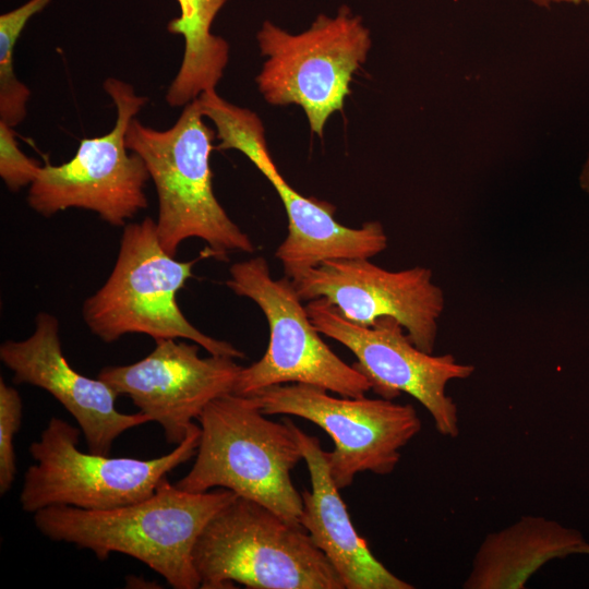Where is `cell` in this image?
Listing matches in <instances>:
<instances>
[{
  "label": "cell",
  "mask_w": 589,
  "mask_h": 589,
  "mask_svg": "<svg viewBox=\"0 0 589 589\" xmlns=\"http://www.w3.org/2000/svg\"><path fill=\"white\" fill-rule=\"evenodd\" d=\"M81 429L52 417L29 445L34 460L24 476L20 504L36 513L65 505L106 510L149 497L169 472L196 454L201 428L195 423L168 454L153 459L109 457L79 449Z\"/></svg>",
  "instance_id": "obj_6"
},
{
  "label": "cell",
  "mask_w": 589,
  "mask_h": 589,
  "mask_svg": "<svg viewBox=\"0 0 589 589\" xmlns=\"http://www.w3.org/2000/svg\"><path fill=\"white\" fill-rule=\"evenodd\" d=\"M574 553L589 554L581 534L540 516H522L489 533L472 562L466 589H521L541 566Z\"/></svg>",
  "instance_id": "obj_17"
},
{
  "label": "cell",
  "mask_w": 589,
  "mask_h": 589,
  "mask_svg": "<svg viewBox=\"0 0 589 589\" xmlns=\"http://www.w3.org/2000/svg\"><path fill=\"white\" fill-rule=\"evenodd\" d=\"M197 421L195 461L175 484L193 493L227 489L300 524L302 495L290 472L303 458L291 420H271L254 396L230 393L211 401Z\"/></svg>",
  "instance_id": "obj_2"
},
{
  "label": "cell",
  "mask_w": 589,
  "mask_h": 589,
  "mask_svg": "<svg viewBox=\"0 0 589 589\" xmlns=\"http://www.w3.org/2000/svg\"><path fill=\"white\" fill-rule=\"evenodd\" d=\"M197 260L181 262L169 254L152 218L127 224L110 275L83 303L87 327L105 342L128 334H146L155 341L183 338L209 354L244 358L233 345L193 326L177 303L176 296L192 277Z\"/></svg>",
  "instance_id": "obj_5"
},
{
  "label": "cell",
  "mask_w": 589,
  "mask_h": 589,
  "mask_svg": "<svg viewBox=\"0 0 589 589\" xmlns=\"http://www.w3.org/2000/svg\"><path fill=\"white\" fill-rule=\"evenodd\" d=\"M50 1L29 0L0 16V121L13 128L25 119L31 96L28 87L14 74V47L28 20Z\"/></svg>",
  "instance_id": "obj_19"
},
{
  "label": "cell",
  "mask_w": 589,
  "mask_h": 589,
  "mask_svg": "<svg viewBox=\"0 0 589 589\" xmlns=\"http://www.w3.org/2000/svg\"><path fill=\"white\" fill-rule=\"evenodd\" d=\"M533 4L540 7V8H549L552 3V0H529Z\"/></svg>",
  "instance_id": "obj_23"
},
{
  "label": "cell",
  "mask_w": 589,
  "mask_h": 589,
  "mask_svg": "<svg viewBox=\"0 0 589 589\" xmlns=\"http://www.w3.org/2000/svg\"><path fill=\"white\" fill-rule=\"evenodd\" d=\"M0 359L16 384H29L51 394L76 420L88 452L108 455L123 432L151 422L139 411L123 413L116 407L119 394L98 377L76 372L62 353L59 321L39 312L34 333L23 340H7Z\"/></svg>",
  "instance_id": "obj_15"
},
{
  "label": "cell",
  "mask_w": 589,
  "mask_h": 589,
  "mask_svg": "<svg viewBox=\"0 0 589 589\" xmlns=\"http://www.w3.org/2000/svg\"><path fill=\"white\" fill-rule=\"evenodd\" d=\"M573 3V4H579L581 2L589 3V0H552V3Z\"/></svg>",
  "instance_id": "obj_24"
},
{
  "label": "cell",
  "mask_w": 589,
  "mask_h": 589,
  "mask_svg": "<svg viewBox=\"0 0 589 589\" xmlns=\"http://www.w3.org/2000/svg\"><path fill=\"white\" fill-rule=\"evenodd\" d=\"M266 58L256 76L264 99L300 106L311 131L323 136L328 118L344 108L353 74L372 46L362 17L341 5L335 16L318 14L300 34L265 21L256 35Z\"/></svg>",
  "instance_id": "obj_7"
},
{
  "label": "cell",
  "mask_w": 589,
  "mask_h": 589,
  "mask_svg": "<svg viewBox=\"0 0 589 589\" xmlns=\"http://www.w3.org/2000/svg\"><path fill=\"white\" fill-rule=\"evenodd\" d=\"M291 424L311 481V490L301 492L303 507L299 522L327 557L345 588L412 589V585L387 569L358 534L318 438L292 421Z\"/></svg>",
  "instance_id": "obj_16"
},
{
  "label": "cell",
  "mask_w": 589,
  "mask_h": 589,
  "mask_svg": "<svg viewBox=\"0 0 589 589\" xmlns=\"http://www.w3.org/2000/svg\"><path fill=\"white\" fill-rule=\"evenodd\" d=\"M192 558L203 589H345L300 524L240 496L207 522Z\"/></svg>",
  "instance_id": "obj_4"
},
{
  "label": "cell",
  "mask_w": 589,
  "mask_h": 589,
  "mask_svg": "<svg viewBox=\"0 0 589 589\" xmlns=\"http://www.w3.org/2000/svg\"><path fill=\"white\" fill-rule=\"evenodd\" d=\"M292 283L302 300L325 298L354 324L371 326L383 316L395 318L419 349L433 353L445 297L430 268L392 272L369 259L328 260Z\"/></svg>",
  "instance_id": "obj_13"
},
{
  "label": "cell",
  "mask_w": 589,
  "mask_h": 589,
  "mask_svg": "<svg viewBox=\"0 0 589 589\" xmlns=\"http://www.w3.org/2000/svg\"><path fill=\"white\" fill-rule=\"evenodd\" d=\"M228 0H178L180 15L168 23V32L184 39L180 69L170 83L166 101L185 106L201 94L216 91L229 59L228 43L211 32Z\"/></svg>",
  "instance_id": "obj_18"
},
{
  "label": "cell",
  "mask_w": 589,
  "mask_h": 589,
  "mask_svg": "<svg viewBox=\"0 0 589 589\" xmlns=\"http://www.w3.org/2000/svg\"><path fill=\"white\" fill-rule=\"evenodd\" d=\"M40 167L20 149L13 127L0 121V176L9 190L15 192L31 185Z\"/></svg>",
  "instance_id": "obj_21"
},
{
  "label": "cell",
  "mask_w": 589,
  "mask_h": 589,
  "mask_svg": "<svg viewBox=\"0 0 589 589\" xmlns=\"http://www.w3.org/2000/svg\"><path fill=\"white\" fill-rule=\"evenodd\" d=\"M305 309L322 335L354 354L353 366L368 378L371 390L390 400L401 393L412 396L429 411L441 435H458L457 406L446 387L450 381L471 376L473 365L459 363L449 353L434 356L419 349L393 317H380L371 326L358 325L325 298L309 300Z\"/></svg>",
  "instance_id": "obj_12"
},
{
  "label": "cell",
  "mask_w": 589,
  "mask_h": 589,
  "mask_svg": "<svg viewBox=\"0 0 589 589\" xmlns=\"http://www.w3.org/2000/svg\"><path fill=\"white\" fill-rule=\"evenodd\" d=\"M579 183L581 189L589 193V154L581 169Z\"/></svg>",
  "instance_id": "obj_22"
},
{
  "label": "cell",
  "mask_w": 589,
  "mask_h": 589,
  "mask_svg": "<svg viewBox=\"0 0 589 589\" xmlns=\"http://www.w3.org/2000/svg\"><path fill=\"white\" fill-rule=\"evenodd\" d=\"M237 495L227 489L193 493L167 477L147 498L106 510L55 505L34 514L36 528L56 542L92 551L100 561L127 554L175 589L200 588L192 552L207 522Z\"/></svg>",
  "instance_id": "obj_1"
},
{
  "label": "cell",
  "mask_w": 589,
  "mask_h": 589,
  "mask_svg": "<svg viewBox=\"0 0 589 589\" xmlns=\"http://www.w3.org/2000/svg\"><path fill=\"white\" fill-rule=\"evenodd\" d=\"M215 135L197 98L184 106L169 129L156 130L136 118L128 128L127 147L143 159L156 188L158 238L173 256L190 238L206 242L208 256L218 260L255 249L214 194L209 156Z\"/></svg>",
  "instance_id": "obj_3"
},
{
  "label": "cell",
  "mask_w": 589,
  "mask_h": 589,
  "mask_svg": "<svg viewBox=\"0 0 589 589\" xmlns=\"http://www.w3.org/2000/svg\"><path fill=\"white\" fill-rule=\"evenodd\" d=\"M140 361L108 365L97 377L131 398L141 412L161 425L167 443L178 445L205 407L233 393L243 366L233 358L200 356L197 344L160 339Z\"/></svg>",
  "instance_id": "obj_14"
},
{
  "label": "cell",
  "mask_w": 589,
  "mask_h": 589,
  "mask_svg": "<svg viewBox=\"0 0 589 589\" xmlns=\"http://www.w3.org/2000/svg\"><path fill=\"white\" fill-rule=\"evenodd\" d=\"M104 89L116 106L112 130L83 139L75 155L60 165L45 164L29 185L27 202L50 217L68 208L93 211L112 226H125L148 205L145 187L151 179L143 159L125 144L130 122L147 98L133 86L109 77Z\"/></svg>",
  "instance_id": "obj_9"
},
{
  "label": "cell",
  "mask_w": 589,
  "mask_h": 589,
  "mask_svg": "<svg viewBox=\"0 0 589 589\" xmlns=\"http://www.w3.org/2000/svg\"><path fill=\"white\" fill-rule=\"evenodd\" d=\"M237 296L256 303L269 327L263 357L242 368L233 394L252 396L274 385L309 384L346 397L371 390L368 378L342 361L321 338L292 280L274 279L263 256L237 262L226 281Z\"/></svg>",
  "instance_id": "obj_8"
},
{
  "label": "cell",
  "mask_w": 589,
  "mask_h": 589,
  "mask_svg": "<svg viewBox=\"0 0 589 589\" xmlns=\"http://www.w3.org/2000/svg\"><path fill=\"white\" fill-rule=\"evenodd\" d=\"M219 140L218 149L241 152L271 182L288 217V235L277 248L285 276L291 280L324 261L370 259L387 248V236L380 221H368L360 228L339 224L335 206L306 197L281 176L267 146L260 117L250 109L228 103L220 96L206 106Z\"/></svg>",
  "instance_id": "obj_10"
},
{
  "label": "cell",
  "mask_w": 589,
  "mask_h": 589,
  "mask_svg": "<svg viewBox=\"0 0 589 589\" xmlns=\"http://www.w3.org/2000/svg\"><path fill=\"white\" fill-rule=\"evenodd\" d=\"M23 413L19 392L0 380V493L5 494L12 486L16 473L14 436Z\"/></svg>",
  "instance_id": "obj_20"
},
{
  "label": "cell",
  "mask_w": 589,
  "mask_h": 589,
  "mask_svg": "<svg viewBox=\"0 0 589 589\" xmlns=\"http://www.w3.org/2000/svg\"><path fill=\"white\" fill-rule=\"evenodd\" d=\"M252 396L266 416L299 417L332 437L334 449L326 457L339 490L361 472L392 473L400 449L421 430L411 404L382 397H335L322 387L301 383L274 385Z\"/></svg>",
  "instance_id": "obj_11"
}]
</instances>
